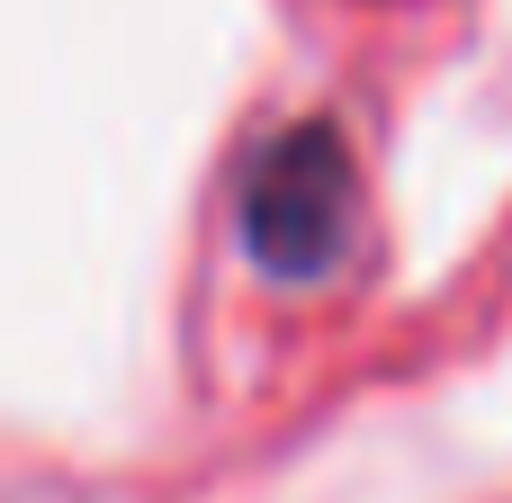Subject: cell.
<instances>
[{"label":"cell","instance_id":"obj_1","mask_svg":"<svg viewBox=\"0 0 512 503\" xmlns=\"http://www.w3.org/2000/svg\"><path fill=\"white\" fill-rule=\"evenodd\" d=\"M360 234V171L333 126H288L243 162V252L279 288H324Z\"/></svg>","mask_w":512,"mask_h":503}]
</instances>
